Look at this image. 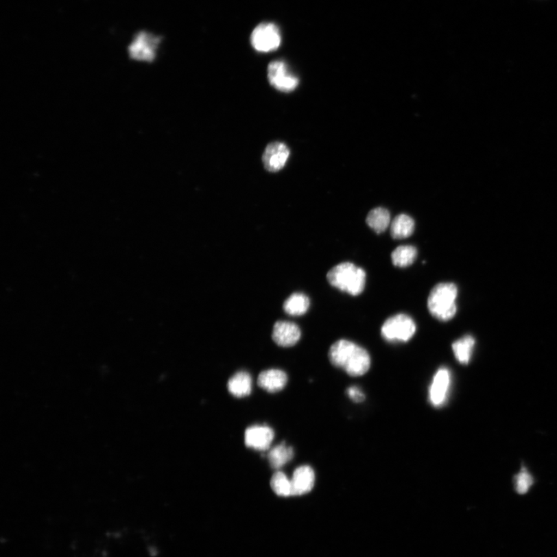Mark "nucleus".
<instances>
[{
  "label": "nucleus",
  "instance_id": "f257e3e1",
  "mask_svg": "<svg viewBox=\"0 0 557 557\" xmlns=\"http://www.w3.org/2000/svg\"><path fill=\"white\" fill-rule=\"evenodd\" d=\"M333 366L343 369L351 377H361L370 368L371 358L365 348L348 340H339L329 353Z\"/></svg>",
  "mask_w": 557,
  "mask_h": 557
},
{
  "label": "nucleus",
  "instance_id": "f03ea898",
  "mask_svg": "<svg viewBox=\"0 0 557 557\" xmlns=\"http://www.w3.org/2000/svg\"><path fill=\"white\" fill-rule=\"evenodd\" d=\"M332 287L352 296H359L366 287V271L352 263H342L333 268L327 275Z\"/></svg>",
  "mask_w": 557,
  "mask_h": 557
},
{
  "label": "nucleus",
  "instance_id": "7ed1b4c3",
  "mask_svg": "<svg viewBox=\"0 0 557 557\" xmlns=\"http://www.w3.org/2000/svg\"><path fill=\"white\" fill-rule=\"evenodd\" d=\"M458 289L452 283H441L429 293L427 307L429 313L441 322H447L457 313L456 299Z\"/></svg>",
  "mask_w": 557,
  "mask_h": 557
},
{
  "label": "nucleus",
  "instance_id": "20e7f679",
  "mask_svg": "<svg viewBox=\"0 0 557 557\" xmlns=\"http://www.w3.org/2000/svg\"><path fill=\"white\" fill-rule=\"evenodd\" d=\"M416 330L414 320L407 314L399 313L386 320L381 334L390 342H407L414 337Z\"/></svg>",
  "mask_w": 557,
  "mask_h": 557
},
{
  "label": "nucleus",
  "instance_id": "39448f33",
  "mask_svg": "<svg viewBox=\"0 0 557 557\" xmlns=\"http://www.w3.org/2000/svg\"><path fill=\"white\" fill-rule=\"evenodd\" d=\"M251 44L254 49L259 52L276 51L281 44L280 29L272 23L259 24L252 33Z\"/></svg>",
  "mask_w": 557,
  "mask_h": 557
},
{
  "label": "nucleus",
  "instance_id": "423d86ee",
  "mask_svg": "<svg viewBox=\"0 0 557 557\" xmlns=\"http://www.w3.org/2000/svg\"><path fill=\"white\" fill-rule=\"evenodd\" d=\"M268 80L272 87L282 93H292L299 84L298 78L289 71L283 60H274L269 64Z\"/></svg>",
  "mask_w": 557,
  "mask_h": 557
},
{
  "label": "nucleus",
  "instance_id": "0eeeda50",
  "mask_svg": "<svg viewBox=\"0 0 557 557\" xmlns=\"http://www.w3.org/2000/svg\"><path fill=\"white\" fill-rule=\"evenodd\" d=\"M160 43L159 37L148 33L139 34L130 47V56L137 60L152 62L156 57V52Z\"/></svg>",
  "mask_w": 557,
  "mask_h": 557
},
{
  "label": "nucleus",
  "instance_id": "6e6552de",
  "mask_svg": "<svg viewBox=\"0 0 557 557\" xmlns=\"http://www.w3.org/2000/svg\"><path fill=\"white\" fill-rule=\"evenodd\" d=\"M289 154V150L286 144L281 142L269 144L263 156L265 168L272 173L280 171L285 167Z\"/></svg>",
  "mask_w": 557,
  "mask_h": 557
},
{
  "label": "nucleus",
  "instance_id": "1a4fd4ad",
  "mask_svg": "<svg viewBox=\"0 0 557 557\" xmlns=\"http://www.w3.org/2000/svg\"><path fill=\"white\" fill-rule=\"evenodd\" d=\"M274 438V432L268 426L255 425L246 429L245 444L254 450H268Z\"/></svg>",
  "mask_w": 557,
  "mask_h": 557
},
{
  "label": "nucleus",
  "instance_id": "9d476101",
  "mask_svg": "<svg viewBox=\"0 0 557 557\" xmlns=\"http://www.w3.org/2000/svg\"><path fill=\"white\" fill-rule=\"evenodd\" d=\"M450 386V372L446 368H440L435 374L429 388V401L434 407H439L445 403Z\"/></svg>",
  "mask_w": 557,
  "mask_h": 557
},
{
  "label": "nucleus",
  "instance_id": "9b49d317",
  "mask_svg": "<svg viewBox=\"0 0 557 557\" xmlns=\"http://www.w3.org/2000/svg\"><path fill=\"white\" fill-rule=\"evenodd\" d=\"M272 337L280 346L292 347L299 342L301 331L295 323L280 320L274 324Z\"/></svg>",
  "mask_w": 557,
  "mask_h": 557
},
{
  "label": "nucleus",
  "instance_id": "f8f14e48",
  "mask_svg": "<svg viewBox=\"0 0 557 557\" xmlns=\"http://www.w3.org/2000/svg\"><path fill=\"white\" fill-rule=\"evenodd\" d=\"M292 484V496L307 494L316 484V473L310 466H300L294 472Z\"/></svg>",
  "mask_w": 557,
  "mask_h": 557
},
{
  "label": "nucleus",
  "instance_id": "ddd939ff",
  "mask_svg": "<svg viewBox=\"0 0 557 557\" xmlns=\"http://www.w3.org/2000/svg\"><path fill=\"white\" fill-rule=\"evenodd\" d=\"M287 375L278 369H269L259 374L257 383L260 388L276 392L282 390L287 383Z\"/></svg>",
  "mask_w": 557,
  "mask_h": 557
},
{
  "label": "nucleus",
  "instance_id": "4468645a",
  "mask_svg": "<svg viewBox=\"0 0 557 557\" xmlns=\"http://www.w3.org/2000/svg\"><path fill=\"white\" fill-rule=\"evenodd\" d=\"M252 381L251 375L246 372L235 373L229 379L228 389L232 395L236 397L249 396L252 392Z\"/></svg>",
  "mask_w": 557,
  "mask_h": 557
},
{
  "label": "nucleus",
  "instance_id": "2eb2a0df",
  "mask_svg": "<svg viewBox=\"0 0 557 557\" xmlns=\"http://www.w3.org/2000/svg\"><path fill=\"white\" fill-rule=\"evenodd\" d=\"M415 222L407 215L396 216L391 223L390 232L393 239H403L410 237L414 233Z\"/></svg>",
  "mask_w": 557,
  "mask_h": 557
},
{
  "label": "nucleus",
  "instance_id": "dca6fc26",
  "mask_svg": "<svg viewBox=\"0 0 557 557\" xmlns=\"http://www.w3.org/2000/svg\"><path fill=\"white\" fill-rule=\"evenodd\" d=\"M294 453L293 447L287 445L284 442L272 448L268 455L271 468L276 470L283 468L292 461Z\"/></svg>",
  "mask_w": 557,
  "mask_h": 557
},
{
  "label": "nucleus",
  "instance_id": "f3484780",
  "mask_svg": "<svg viewBox=\"0 0 557 557\" xmlns=\"http://www.w3.org/2000/svg\"><path fill=\"white\" fill-rule=\"evenodd\" d=\"M310 307V299L305 294L295 293L284 302L283 309L289 316H300Z\"/></svg>",
  "mask_w": 557,
  "mask_h": 557
},
{
  "label": "nucleus",
  "instance_id": "a211bd4d",
  "mask_svg": "<svg viewBox=\"0 0 557 557\" xmlns=\"http://www.w3.org/2000/svg\"><path fill=\"white\" fill-rule=\"evenodd\" d=\"M475 338L466 335L452 344V349L455 358L462 365H468L471 359L475 348Z\"/></svg>",
  "mask_w": 557,
  "mask_h": 557
},
{
  "label": "nucleus",
  "instance_id": "6ab92c4d",
  "mask_svg": "<svg viewBox=\"0 0 557 557\" xmlns=\"http://www.w3.org/2000/svg\"><path fill=\"white\" fill-rule=\"evenodd\" d=\"M368 226L378 234L383 233L390 225L389 211L383 208H377L368 213L366 219Z\"/></svg>",
  "mask_w": 557,
  "mask_h": 557
},
{
  "label": "nucleus",
  "instance_id": "aec40b11",
  "mask_svg": "<svg viewBox=\"0 0 557 557\" xmlns=\"http://www.w3.org/2000/svg\"><path fill=\"white\" fill-rule=\"evenodd\" d=\"M417 250L413 246H401L392 253V261L396 268H408L415 262Z\"/></svg>",
  "mask_w": 557,
  "mask_h": 557
},
{
  "label": "nucleus",
  "instance_id": "412c9836",
  "mask_svg": "<svg viewBox=\"0 0 557 557\" xmlns=\"http://www.w3.org/2000/svg\"><path fill=\"white\" fill-rule=\"evenodd\" d=\"M271 488L277 495L283 497L292 496V484L282 471H276L271 478Z\"/></svg>",
  "mask_w": 557,
  "mask_h": 557
},
{
  "label": "nucleus",
  "instance_id": "4be33fe9",
  "mask_svg": "<svg viewBox=\"0 0 557 557\" xmlns=\"http://www.w3.org/2000/svg\"><path fill=\"white\" fill-rule=\"evenodd\" d=\"M514 488L520 495L528 493L530 488L534 484V478L530 472L525 468L520 471L519 473L514 477Z\"/></svg>",
  "mask_w": 557,
  "mask_h": 557
},
{
  "label": "nucleus",
  "instance_id": "5701e85b",
  "mask_svg": "<svg viewBox=\"0 0 557 557\" xmlns=\"http://www.w3.org/2000/svg\"><path fill=\"white\" fill-rule=\"evenodd\" d=\"M347 394L348 397L355 403H362L365 401L366 396L359 387H350V388L347 390Z\"/></svg>",
  "mask_w": 557,
  "mask_h": 557
}]
</instances>
